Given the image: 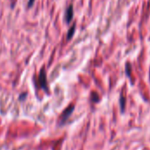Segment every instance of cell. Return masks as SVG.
<instances>
[{
	"label": "cell",
	"mask_w": 150,
	"mask_h": 150,
	"mask_svg": "<svg viewBox=\"0 0 150 150\" xmlns=\"http://www.w3.org/2000/svg\"><path fill=\"white\" fill-rule=\"evenodd\" d=\"M73 111H74V105H69L67 109H65V111L62 112V114L61 116V123L65 122L69 118V116Z\"/></svg>",
	"instance_id": "obj_1"
},
{
	"label": "cell",
	"mask_w": 150,
	"mask_h": 150,
	"mask_svg": "<svg viewBox=\"0 0 150 150\" xmlns=\"http://www.w3.org/2000/svg\"><path fill=\"white\" fill-rule=\"evenodd\" d=\"M40 86L47 91V78H46V72L43 69H41V72H40Z\"/></svg>",
	"instance_id": "obj_2"
},
{
	"label": "cell",
	"mask_w": 150,
	"mask_h": 150,
	"mask_svg": "<svg viewBox=\"0 0 150 150\" xmlns=\"http://www.w3.org/2000/svg\"><path fill=\"white\" fill-rule=\"evenodd\" d=\"M73 14H74V11H73V6L72 5H69L66 11V13H65V20L67 23H69L72 18H73Z\"/></svg>",
	"instance_id": "obj_3"
},
{
	"label": "cell",
	"mask_w": 150,
	"mask_h": 150,
	"mask_svg": "<svg viewBox=\"0 0 150 150\" xmlns=\"http://www.w3.org/2000/svg\"><path fill=\"white\" fill-rule=\"evenodd\" d=\"M75 30H76V25H73V26L70 28V30L68 33V40H69V39L72 38V36H73V34L75 33Z\"/></svg>",
	"instance_id": "obj_4"
},
{
	"label": "cell",
	"mask_w": 150,
	"mask_h": 150,
	"mask_svg": "<svg viewBox=\"0 0 150 150\" xmlns=\"http://www.w3.org/2000/svg\"><path fill=\"white\" fill-rule=\"evenodd\" d=\"M126 72H127V75L128 76H130V74H131V64L128 63V62L126 65Z\"/></svg>",
	"instance_id": "obj_5"
},
{
	"label": "cell",
	"mask_w": 150,
	"mask_h": 150,
	"mask_svg": "<svg viewBox=\"0 0 150 150\" xmlns=\"http://www.w3.org/2000/svg\"><path fill=\"white\" fill-rule=\"evenodd\" d=\"M33 0H31V1H30V4H29V6H31V5L33 4Z\"/></svg>",
	"instance_id": "obj_6"
}]
</instances>
